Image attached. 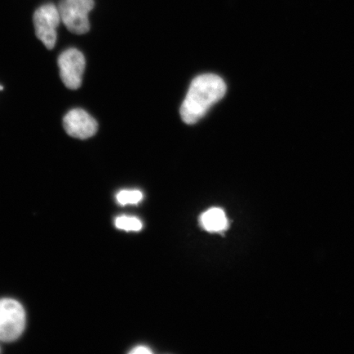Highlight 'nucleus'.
I'll use <instances>...</instances> for the list:
<instances>
[{"label":"nucleus","instance_id":"5","mask_svg":"<svg viewBox=\"0 0 354 354\" xmlns=\"http://www.w3.org/2000/svg\"><path fill=\"white\" fill-rule=\"evenodd\" d=\"M57 63L65 86L71 90L81 87L86 68V59L82 53L77 48H69L59 56Z\"/></svg>","mask_w":354,"mask_h":354},{"label":"nucleus","instance_id":"2","mask_svg":"<svg viewBox=\"0 0 354 354\" xmlns=\"http://www.w3.org/2000/svg\"><path fill=\"white\" fill-rule=\"evenodd\" d=\"M25 327L26 312L19 301L0 299V342H15L24 333Z\"/></svg>","mask_w":354,"mask_h":354},{"label":"nucleus","instance_id":"9","mask_svg":"<svg viewBox=\"0 0 354 354\" xmlns=\"http://www.w3.org/2000/svg\"><path fill=\"white\" fill-rule=\"evenodd\" d=\"M143 194L137 189H124L117 194L118 202L122 205H136L142 201Z\"/></svg>","mask_w":354,"mask_h":354},{"label":"nucleus","instance_id":"7","mask_svg":"<svg viewBox=\"0 0 354 354\" xmlns=\"http://www.w3.org/2000/svg\"><path fill=\"white\" fill-rule=\"evenodd\" d=\"M203 227L209 232H220L227 227L228 221L225 212L219 207L203 212L201 218Z\"/></svg>","mask_w":354,"mask_h":354},{"label":"nucleus","instance_id":"6","mask_svg":"<svg viewBox=\"0 0 354 354\" xmlns=\"http://www.w3.org/2000/svg\"><path fill=\"white\" fill-rule=\"evenodd\" d=\"M64 127L70 136L80 140L91 138L98 131V123L86 111L71 110L64 118Z\"/></svg>","mask_w":354,"mask_h":354},{"label":"nucleus","instance_id":"8","mask_svg":"<svg viewBox=\"0 0 354 354\" xmlns=\"http://www.w3.org/2000/svg\"><path fill=\"white\" fill-rule=\"evenodd\" d=\"M115 225L117 228L124 230L127 232H139L142 228V223L140 220L131 216H119L115 221Z\"/></svg>","mask_w":354,"mask_h":354},{"label":"nucleus","instance_id":"4","mask_svg":"<svg viewBox=\"0 0 354 354\" xmlns=\"http://www.w3.org/2000/svg\"><path fill=\"white\" fill-rule=\"evenodd\" d=\"M33 21L39 41L48 50L54 48L57 41V29L61 17L59 8L53 3L44 4L34 13Z\"/></svg>","mask_w":354,"mask_h":354},{"label":"nucleus","instance_id":"10","mask_svg":"<svg viewBox=\"0 0 354 354\" xmlns=\"http://www.w3.org/2000/svg\"><path fill=\"white\" fill-rule=\"evenodd\" d=\"M131 353L134 354H148V353H152V351H150L148 348L144 347V346H140L137 347L135 349H133V351H131Z\"/></svg>","mask_w":354,"mask_h":354},{"label":"nucleus","instance_id":"3","mask_svg":"<svg viewBox=\"0 0 354 354\" xmlns=\"http://www.w3.org/2000/svg\"><path fill=\"white\" fill-rule=\"evenodd\" d=\"M94 7V0H61L57 8L61 21L69 32L82 35L90 30L88 15Z\"/></svg>","mask_w":354,"mask_h":354},{"label":"nucleus","instance_id":"1","mask_svg":"<svg viewBox=\"0 0 354 354\" xmlns=\"http://www.w3.org/2000/svg\"><path fill=\"white\" fill-rule=\"evenodd\" d=\"M225 92L227 85L218 75L203 74L194 78L180 107L183 122L189 125L198 122L223 98Z\"/></svg>","mask_w":354,"mask_h":354}]
</instances>
